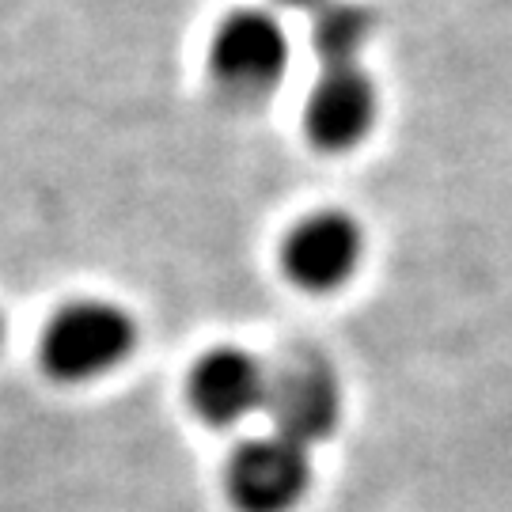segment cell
I'll list each match as a JSON object with an SVG mask.
<instances>
[{
	"label": "cell",
	"instance_id": "cell-7",
	"mask_svg": "<svg viewBox=\"0 0 512 512\" xmlns=\"http://www.w3.org/2000/svg\"><path fill=\"white\" fill-rule=\"evenodd\" d=\"M270 372L251 353L232 346L209 349L190 372V406L209 425H236L266 410Z\"/></svg>",
	"mask_w": 512,
	"mask_h": 512
},
{
	"label": "cell",
	"instance_id": "cell-6",
	"mask_svg": "<svg viewBox=\"0 0 512 512\" xmlns=\"http://www.w3.org/2000/svg\"><path fill=\"white\" fill-rule=\"evenodd\" d=\"M376 84L365 65H323L308 92L304 129L323 152L357 148L376 122Z\"/></svg>",
	"mask_w": 512,
	"mask_h": 512
},
{
	"label": "cell",
	"instance_id": "cell-4",
	"mask_svg": "<svg viewBox=\"0 0 512 512\" xmlns=\"http://www.w3.org/2000/svg\"><path fill=\"white\" fill-rule=\"evenodd\" d=\"M266 410L274 418V433L296 444H319L338 429L342 418V391L334 380V368L311 353H296L289 361L270 368Z\"/></svg>",
	"mask_w": 512,
	"mask_h": 512
},
{
	"label": "cell",
	"instance_id": "cell-8",
	"mask_svg": "<svg viewBox=\"0 0 512 512\" xmlns=\"http://www.w3.org/2000/svg\"><path fill=\"white\" fill-rule=\"evenodd\" d=\"M376 31V12L361 0H323L311 8V46L319 65H357Z\"/></svg>",
	"mask_w": 512,
	"mask_h": 512
},
{
	"label": "cell",
	"instance_id": "cell-2",
	"mask_svg": "<svg viewBox=\"0 0 512 512\" xmlns=\"http://www.w3.org/2000/svg\"><path fill=\"white\" fill-rule=\"evenodd\" d=\"M137 346V327L126 308L107 300H76L54 311L42 330V365L65 384L99 380Z\"/></svg>",
	"mask_w": 512,
	"mask_h": 512
},
{
	"label": "cell",
	"instance_id": "cell-10",
	"mask_svg": "<svg viewBox=\"0 0 512 512\" xmlns=\"http://www.w3.org/2000/svg\"><path fill=\"white\" fill-rule=\"evenodd\" d=\"M0 342H4V319H0Z\"/></svg>",
	"mask_w": 512,
	"mask_h": 512
},
{
	"label": "cell",
	"instance_id": "cell-9",
	"mask_svg": "<svg viewBox=\"0 0 512 512\" xmlns=\"http://www.w3.org/2000/svg\"><path fill=\"white\" fill-rule=\"evenodd\" d=\"M281 4H293V8H319L323 0H281Z\"/></svg>",
	"mask_w": 512,
	"mask_h": 512
},
{
	"label": "cell",
	"instance_id": "cell-3",
	"mask_svg": "<svg viewBox=\"0 0 512 512\" xmlns=\"http://www.w3.org/2000/svg\"><path fill=\"white\" fill-rule=\"evenodd\" d=\"M224 486L239 512H293L311 486L308 448L281 433L247 440L228 459Z\"/></svg>",
	"mask_w": 512,
	"mask_h": 512
},
{
	"label": "cell",
	"instance_id": "cell-1",
	"mask_svg": "<svg viewBox=\"0 0 512 512\" xmlns=\"http://www.w3.org/2000/svg\"><path fill=\"white\" fill-rule=\"evenodd\" d=\"M289 73V35L274 12L236 8L209 42V76L232 103H262Z\"/></svg>",
	"mask_w": 512,
	"mask_h": 512
},
{
	"label": "cell",
	"instance_id": "cell-5",
	"mask_svg": "<svg viewBox=\"0 0 512 512\" xmlns=\"http://www.w3.org/2000/svg\"><path fill=\"white\" fill-rule=\"evenodd\" d=\"M361 258H365V232L349 213L338 209H319L296 220L293 232L281 243L285 274L308 293L342 289L357 274Z\"/></svg>",
	"mask_w": 512,
	"mask_h": 512
}]
</instances>
